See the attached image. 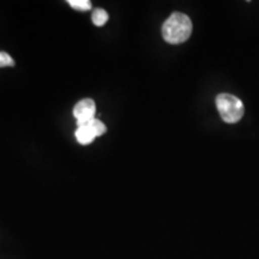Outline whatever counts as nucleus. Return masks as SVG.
Instances as JSON below:
<instances>
[{
	"mask_svg": "<svg viewBox=\"0 0 259 259\" xmlns=\"http://www.w3.org/2000/svg\"><path fill=\"white\" fill-rule=\"evenodd\" d=\"M192 34V22L181 12H174L162 25V36L170 45H179L187 41Z\"/></svg>",
	"mask_w": 259,
	"mask_h": 259,
	"instance_id": "nucleus-1",
	"label": "nucleus"
},
{
	"mask_svg": "<svg viewBox=\"0 0 259 259\" xmlns=\"http://www.w3.org/2000/svg\"><path fill=\"white\" fill-rule=\"evenodd\" d=\"M216 107L222 120L227 124H235L245 114V106L240 99L232 94L222 93L216 96Z\"/></svg>",
	"mask_w": 259,
	"mask_h": 259,
	"instance_id": "nucleus-2",
	"label": "nucleus"
},
{
	"mask_svg": "<svg viewBox=\"0 0 259 259\" xmlns=\"http://www.w3.org/2000/svg\"><path fill=\"white\" fill-rule=\"evenodd\" d=\"M96 106L94 100L83 99L74 106L73 115L77 120V126L88 124L93 119H95Z\"/></svg>",
	"mask_w": 259,
	"mask_h": 259,
	"instance_id": "nucleus-3",
	"label": "nucleus"
},
{
	"mask_svg": "<svg viewBox=\"0 0 259 259\" xmlns=\"http://www.w3.org/2000/svg\"><path fill=\"white\" fill-rule=\"evenodd\" d=\"M76 139L79 144L82 145H88L93 143L94 139L96 138L95 134L93 132V130L89 127L88 125H82L78 126L76 130Z\"/></svg>",
	"mask_w": 259,
	"mask_h": 259,
	"instance_id": "nucleus-4",
	"label": "nucleus"
},
{
	"mask_svg": "<svg viewBox=\"0 0 259 259\" xmlns=\"http://www.w3.org/2000/svg\"><path fill=\"white\" fill-rule=\"evenodd\" d=\"M92 21L93 23L96 25V27H102L107 23L108 21V14H107L106 10L103 9H94L93 15H92Z\"/></svg>",
	"mask_w": 259,
	"mask_h": 259,
	"instance_id": "nucleus-5",
	"label": "nucleus"
},
{
	"mask_svg": "<svg viewBox=\"0 0 259 259\" xmlns=\"http://www.w3.org/2000/svg\"><path fill=\"white\" fill-rule=\"evenodd\" d=\"M85 125H88L89 127L93 130V132L95 134L96 137L105 135L106 131H107L106 125L103 124L101 120H97V119H93L92 121H89L88 124H85Z\"/></svg>",
	"mask_w": 259,
	"mask_h": 259,
	"instance_id": "nucleus-6",
	"label": "nucleus"
},
{
	"mask_svg": "<svg viewBox=\"0 0 259 259\" xmlns=\"http://www.w3.org/2000/svg\"><path fill=\"white\" fill-rule=\"evenodd\" d=\"M70 4V6L77 11H89L92 10L93 5L89 0H69L67 2Z\"/></svg>",
	"mask_w": 259,
	"mask_h": 259,
	"instance_id": "nucleus-7",
	"label": "nucleus"
},
{
	"mask_svg": "<svg viewBox=\"0 0 259 259\" xmlns=\"http://www.w3.org/2000/svg\"><path fill=\"white\" fill-rule=\"evenodd\" d=\"M15 66V60L6 52H0V67Z\"/></svg>",
	"mask_w": 259,
	"mask_h": 259,
	"instance_id": "nucleus-8",
	"label": "nucleus"
}]
</instances>
